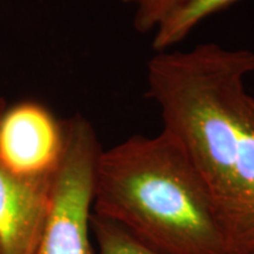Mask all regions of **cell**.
Wrapping results in <instances>:
<instances>
[{
	"instance_id": "obj_7",
	"label": "cell",
	"mask_w": 254,
	"mask_h": 254,
	"mask_svg": "<svg viewBox=\"0 0 254 254\" xmlns=\"http://www.w3.org/2000/svg\"><path fill=\"white\" fill-rule=\"evenodd\" d=\"M91 232L98 244V254H160L144 245L118 222L93 212Z\"/></svg>"
},
{
	"instance_id": "obj_4",
	"label": "cell",
	"mask_w": 254,
	"mask_h": 254,
	"mask_svg": "<svg viewBox=\"0 0 254 254\" xmlns=\"http://www.w3.org/2000/svg\"><path fill=\"white\" fill-rule=\"evenodd\" d=\"M64 145V122L36 101H20L0 114V166L15 176H53Z\"/></svg>"
},
{
	"instance_id": "obj_8",
	"label": "cell",
	"mask_w": 254,
	"mask_h": 254,
	"mask_svg": "<svg viewBox=\"0 0 254 254\" xmlns=\"http://www.w3.org/2000/svg\"><path fill=\"white\" fill-rule=\"evenodd\" d=\"M135 6L133 26L139 33L155 31L187 0H122Z\"/></svg>"
},
{
	"instance_id": "obj_1",
	"label": "cell",
	"mask_w": 254,
	"mask_h": 254,
	"mask_svg": "<svg viewBox=\"0 0 254 254\" xmlns=\"http://www.w3.org/2000/svg\"><path fill=\"white\" fill-rule=\"evenodd\" d=\"M254 52L199 44L157 52L148 94L163 129L183 146L207 189L230 254H254Z\"/></svg>"
},
{
	"instance_id": "obj_3",
	"label": "cell",
	"mask_w": 254,
	"mask_h": 254,
	"mask_svg": "<svg viewBox=\"0 0 254 254\" xmlns=\"http://www.w3.org/2000/svg\"><path fill=\"white\" fill-rule=\"evenodd\" d=\"M65 145L36 254H95L91 241L95 168L103 151L94 127L75 114L64 122Z\"/></svg>"
},
{
	"instance_id": "obj_6",
	"label": "cell",
	"mask_w": 254,
	"mask_h": 254,
	"mask_svg": "<svg viewBox=\"0 0 254 254\" xmlns=\"http://www.w3.org/2000/svg\"><path fill=\"white\" fill-rule=\"evenodd\" d=\"M239 0H187L154 31V52L170 51L185 39L196 25Z\"/></svg>"
},
{
	"instance_id": "obj_2",
	"label": "cell",
	"mask_w": 254,
	"mask_h": 254,
	"mask_svg": "<svg viewBox=\"0 0 254 254\" xmlns=\"http://www.w3.org/2000/svg\"><path fill=\"white\" fill-rule=\"evenodd\" d=\"M93 213L160 254H230L201 177L164 129L101 151Z\"/></svg>"
},
{
	"instance_id": "obj_5",
	"label": "cell",
	"mask_w": 254,
	"mask_h": 254,
	"mask_svg": "<svg viewBox=\"0 0 254 254\" xmlns=\"http://www.w3.org/2000/svg\"><path fill=\"white\" fill-rule=\"evenodd\" d=\"M53 177L23 178L0 166V254H36L49 217Z\"/></svg>"
}]
</instances>
